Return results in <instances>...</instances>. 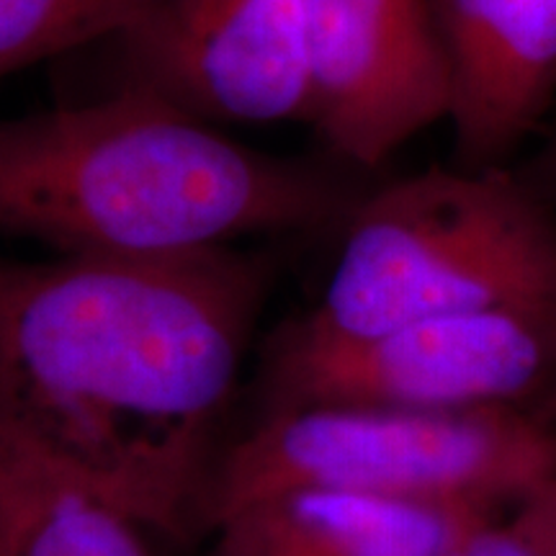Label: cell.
Segmentation results:
<instances>
[{"mask_svg": "<svg viewBox=\"0 0 556 556\" xmlns=\"http://www.w3.org/2000/svg\"><path fill=\"white\" fill-rule=\"evenodd\" d=\"M119 41L129 83L201 119L309 122L304 0H165Z\"/></svg>", "mask_w": 556, "mask_h": 556, "instance_id": "7", "label": "cell"}, {"mask_svg": "<svg viewBox=\"0 0 556 556\" xmlns=\"http://www.w3.org/2000/svg\"><path fill=\"white\" fill-rule=\"evenodd\" d=\"M148 533L0 415V556H152Z\"/></svg>", "mask_w": 556, "mask_h": 556, "instance_id": "10", "label": "cell"}, {"mask_svg": "<svg viewBox=\"0 0 556 556\" xmlns=\"http://www.w3.org/2000/svg\"><path fill=\"white\" fill-rule=\"evenodd\" d=\"M556 377V317L482 309L371 336L291 330L270 364L276 409L536 407Z\"/></svg>", "mask_w": 556, "mask_h": 556, "instance_id": "5", "label": "cell"}, {"mask_svg": "<svg viewBox=\"0 0 556 556\" xmlns=\"http://www.w3.org/2000/svg\"><path fill=\"white\" fill-rule=\"evenodd\" d=\"M446 58L456 165L505 168L552 109L556 0H428Z\"/></svg>", "mask_w": 556, "mask_h": 556, "instance_id": "8", "label": "cell"}, {"mask_svg": "<svg viewBox=\"0 0 556 556\" xmlns=\"http://www.w3.org/2000/svg\"><path fill=\"white\" fill-rule=\"evenodd\" d=\"M552 479L556 428L531 407H283L222 454L204 528L294 486L497 510Z\"/></svg>", "mask_w": 556, "mask_h": 556, "instance_id": "4", "label": "cell"}, {"mask_svg": "<svg viewBox=\"0 0 556 556\" xmlns=\"http://www.w3.org/2000/svg\"><path fill=\"white\" fill-rule=\"evenodd\" d=\"M482 309L556 317V212L518 170L454 165L353 204L323 302L296 330L358 338Z\"/></svg>", "mask_w": 556, "mask_h": 556, "instance_id": "3", "label": "cell"}, {"mask_svg": "<svg viewBox=\"0 0 556 556\" xmlns=\"http://www.w3.org/2000/svg\"><path fill=\"white\" fill-rule=\"evenodd\" d=\"M165 0H0V78L103 37H124Z\"/></svg>", "mask_w": 556, "mask_h": 556, "instance_id": "11", "label": "cell"}, {"mask_svg": "<svg viewBox=\"0 0 556 556\" xmlns=\"http://www.w3.org/2000/svg\"><path fill=\"white\" fill-rule=\"evenodd\" d=\"M266 281L229 245L0 258V415L150 533L206 531L217 430Z\"/></svg>", "mask_w": 556, "mask_h": 556, "instance_id": "1", "label": "cell"}, {"mask_svg": "<svg viewBox=\"0 0 556 556\" xmlns=\"http://www.w3.org/2000/svg\"><path fill=\"white\" fill-rule=\"evenodd\" d=\"M518 176L556 212V127L544 139L536 155L528 160L523 168H518Z\"/></svg>", "mask_w": 556, "mask_h": 556, "instance_id": "13", "label": "cell"}, {"mask_svg": "<svg viewBox=\"0 0 556 556\" xmlns=\"http://www.w3.org/2000/svg\"><path fill=\"white\" fill-rule=\"evenodd\" d=\"M492 518L477 505L294 486L222 520L212 556H451Z\"/></svg>", "mask_w": 556, "mask_h": 556, "instance_id": "9", "label": "cell"}, {"mask_svg": "<svg viewBox=\"0 0 556 556\" xmlns=\"http://www.w3.org/2000/svg\"><path fill=\"white\" fill-rule=\"evenodd\" d=\"M533 409H536V413L544 417L546 422H552V426L556 428V377L552 381V387L546 389V394L539 400V405Z\"/></svg>", "mask_w": 556, "mask_h": 556, "instance_id": "14", "label": "cell"}, {"mask_svg": "<svg viewBox=\"0 0 556 556\" xmlns=\"http://www.w3.org/2000/svg\"><path fill=\"white\" fill-rule=\"evenodd\" d=\"M309 124L356 168H377L448 119L446 58L428 0H304Z\"/></svg>", "mask_w": 556, "mask_h": 556, "instance_id": "6", "label": "cell"}, {"mask_svg": "<svg viewBox=\"0 0 556 556\" xmlns=\"http://www.w3.org/2000/svg\"><path fill=\"white\" fill-rule=\"evenodd\" d=\"M304 160L238 144L127 83L0 119V229L60 255H180L330 222L356 204Z\"/></svg>", "mask_w": 556, "mask_h": 556, "instance_id": "2", "label": "cell"}, {"mask_svg": "<svg viewBox=\"0 0 556 556\" xmlns=\"http://www.w3.org/2000/svg\"><path fill=\"white\" fill-rule=\"evenodd\" d=\"M451 556H544L536 546L528 541L523 533L507 523H497L495 518L486 520L477 531H471L467 539L454 548Z\"/></svg>", "mask_w": 556, "mask_h": 556, "instance_id": "12", "label": "cell"}]
</instances>
